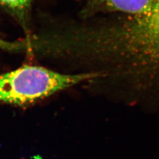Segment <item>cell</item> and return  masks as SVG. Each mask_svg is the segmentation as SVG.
I'll use <instances>...</instances> for the list:
<instances>
[{
    "label": "cell",
    "instance_id": "obj_1",
    "mask_svg": "<svg viewBox=\"0 0 159 159\" xmlns=\"http://www.w3.org/2000/svg\"><path fill=\"white\" fill-rule=\"evenodd\" d=\"M66 58L94 62L99 78H117L143 89L159 88V0L141 14L62 31Z\"/></svg>",
    "mask_w": 159,
    "mask_h": 159
},
{
    "label": "cell",
    "instance_id": "obj_2",
    "mask_svg": "<svg viewBox=\"0 0 159 159\" xmlns=\"http://www.w3.org/2000/svg\"><path fill=\"white\" fill-rule=\"evenodd\" d=\"M98 78L96 72L66 74L41 66L25 65L0 74V103H31L84 81Z\"/></svg>",
    "mask_w": 159,
    "mask_h": 159
},
{
    "label": "cell",
    "instance_id": "obj_3",
    "mask_svg": "<svg viewBox=\"0 0 159 159\" xmlns=\"http://www.w3.org/2000/svg\"><path fill=\"white\" fill-rule=\"evenodd\" d=\"M152 0H86L82 11L84 16L99 12H121L129 16L145 13Z\"/></svg>",
    "mask_w": 159,
    "mask_h": 159
},
{
    "label": "cell",
    "instance_id": "obj_4",
    "mask_svg": "<svg viewBox=\"0 0 159 159\" xmlns=\"http://www.w3.org/2000/svg\"><path fill=\"white\" fill-rule=\"evenodd\" d=\"M32 0H0V4L11 12L26 27Z\"/></svg>",
    "mask_w": 159,
    "mask_h": 159
}]
</instances>
